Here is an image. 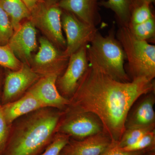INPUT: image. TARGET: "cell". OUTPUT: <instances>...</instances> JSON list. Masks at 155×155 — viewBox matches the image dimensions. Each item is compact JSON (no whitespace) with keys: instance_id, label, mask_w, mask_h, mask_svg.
Wrapping results in <instances>:
<instances>
[{"instance_id":"1","label":"cell","mask_w":155,"mask_h":155,"mask_svg":"<svg viewBox=\"0 0 155 155\" xmlns=\"http://www.w3.org/2000/svg\"><path fill=\"white\" fill-rule=\"evenodd\" d=\"M88 60L87 70L66 108L95 114L102 122L104 131L116 145L125 130L130 108L142 95L155 91V80L142 78L120 82Z\"/></svg>"},{"instance_id":"2","label":"cell","mask_w":155,"mask_h":155,"mask_svg":"<svg viewBox=\"0 0 155 155\" xmlns=\"http://www.w3.org/2000/svg\"><path fill=\"white\" fill-rule=\"evenodd\" d=\"M63 110L43 107L15 120L10 125L2 155H41L51 144Z\"/></svg>"},{"instance_id":"3","label":"cell","mask_w":155,"mask_h":155,"mask_svg":"<svg viewBox=\"0 0 155 155\" xmlns=\"http://www.w3.org/2000/svg\"><path fill=\"white\" fill-rule=\"evenodd\" d=\"M87 55L88 60L94 61L115 80L122 82L131 81L125 71V52L114 28L105 36L97 31L87 45Z\"/></svg>"},{"instance_id":"4","label":"cell","mask_w":155,"mask_h":155,"mask_svg":"<svg viewBox=\"0 0 155 155\" xmlns=\"http://www.w3.org/2000/svg\"><path fill=\"white\" fill-rule=\"evenodd\" d=\"M116 36L125 52L127 61L125 71L130 80L144 78L154 80V45L137 38L126 26H120Z\"/></svg>"},{"instance_id":"5","label":"cell","mask_w":155,"mask_h":155,"mask_svg":"<svg viewBox=\"0 0 155 155\" xmlns=\"http://www.w3.org/2000/svg\"><path fill=\"white\" fill-rule=\"evenodd\" d=\"M104 131L102 122L95 114L66 108L58 122L56 133L75 140L83 139Z\"/></svg>"},{"instance_id":"6","label":"cell","mask_w":155,"mask_h":155,"mask_svg":"<svg viewBox=\"0 0 155 155\" xmlns=\"http://www.w3.org/2000/svg\"><path fill=\"white\" fill-rule=\"evenodd\" d=\"M63 10L56 5H49L44 2L31 11L28 19L54 45L64 51L67 42L63 33L61 16Z\"/></svg>"},{"instance_id":"7","label":"cell","mask_w":155,"mask_h":155,"mask_svg":"<svg viewBox=\"0 0 155 155\" xmlns=\"http://www.w3.org/2000/svg\"><path fill=\"white\" fill-rule=\"evenodd\" d=\"M39 44L38 52L31 59L29 66L40 77L51 74L60 76L67 68L69 57L46 38H41Z\"/></svg>"},{"instance_id":"8","label":"cell","mask_w":155,"mask_h":155,"mask_svg":"<svg viewBox=\"0 0 155 155\" xmlns=\"http://www.w3.org/2000/svg\"><path fill=\"white\" fill-rule=\"evenodd\" d=\"M61 22L67 42L64 53L69 58L80 48L88 45L98 31L97 27L89 25L74 14L63 10Z\"/></svg>"},{"instance_id":"9","label":"cell","mask_w":155,"mask_h":155,"mask_svg":"<svg viewBox=\"0 0 155 155\" xmlns=\"http://www.w3.org/2000/svg\"><path fill=\"white\" fill-rule=\"evenodd\" d=\"M88 64L87 45L69 57L67 68L58 77L56 82L58 91L62 96L69 100L72 97L87 70Z\"/></svg>"},{"instance_id":"10","label":"cell","mask_w":155,"mask_h":155,"mask_svg":"<svg viewBox=\"0 0 155 155\" xmlns=\"http://www.w3.org/2000/svg\"><path fill=\"white\" fill-rule=\"evenodd\" d=\"M40 77L26 64H22V67L18 70L10 72L5 81L1 104L19 99Z\"/></svg>"},{"instance_id":"11","label":"cell","mask_w":155,"mask_h":155,"mask_svg":"<svg viewBox=\"0 0 155 155\" xmlns=\"http://www.w3.org/2000/svg\"><path fill=\"white\" fill-rule=\"evenodd\" d=\"M7 45L19 61L29 66L31 54L38 47L35 27L28 19L14 31Z\"/></svg>"},{"instance_id":"12","label":"cell","mask_w":155,"mask_h":155,"mask_svg":"<svg viewBox=\"0 0 155 155\" xmlns=\"http://www.w3.org/2000/svg\"><path fill=\"white\" fill-rule=\"evenodd\" d=\"M116 144L104 131L83 139L70 138L59 155H102Z\"/></svg>"},{"instance_id":"13","label":"cell","mask_w":155,"mask_h":155,"mask_svg":"<svg viewBox=\"0 0 155 155\" xmlns=\"http://www.w3.org/2000/svg\"><path fill=\"white\" fill-rule=\"evenodd\" d=\"M155 91L139 97L127 114L125 129L155 126Z\"/></svg>"},{"instance_id":"14","label":"cell","mask_w":155,"mask_h":155,"mask_svg":"<svg viewBox=\"0 0 155 155\" xmlns=\"http://www.w3.org/2000/svg\"><path fill=\"white\" fill-rule=\"evenodd\" d=\"M59 76L56 74L42 76L28 91L33 94L45 107L64 110L69 104V101L58 91L56 82Z\"/></svg>"},{"instance_id":"15","label":"cell","mask_w":155,"mask_h":155,"mask_svg":"<svg viewBox=\"0 0 155 155\" xmlns=\"http://www.w3.org/2000/svg\"><path fill=\"white\" fill-rule=\"evenodd\" d=\"M99 0H60L58 5L63 11L72 13L82 21L96 27L101 18Z\"/></svg>"},{"instance_id":"16","label":"cell","mask_w":155,"mask_h":155,"mask_svg":"<svg viewBox=\"0 0 155 155\" xmlns=\"http://www.w3.org/2000/svg\"><path fill=\"white\" fill-rule=\"evenodd\" d=\"M2 106L3 114L10 125L21 116L40 108L45 107L37 98L28 91L18 99Z\"/></svg>"},{"instance_id":"17","label":"cell","mask_w":155,"mask_h":155,"mask_svg":"<svg viewBox=\"0 0 155 155\" xmlns=\"http://www.w3.org/2000/svg\"><path fill=\"white\" fill-rule=\"evenodd\" d=\"M0 5L9 16L14 31L19 29L22 20L30 18V11L22 0H0Z\"/></svg>"},{"instance_id":"18","label":"cell","mask_w":155,"mask_h":155,"mask_svg":"<svg viewBox=\"0 0 155 155\" xmlns=\"http://www.w3.org/2000/svg\"><path fill=\"white\" fill-rule=\"evenodd\" d=\"M134 4V0H103L99 5L113 11L120 26L128 27Z\"/></svg>"},{"instance_id":"19","label":"cell","mask_w":155,"mask_h":155,"mask_svg":"<svg viewBox=\"0 0 155 155\" xmlns=\"http://www.w3.org/2000/svg\"><path fill=\"white\" fill-rule=\"evenodd\" d=\"M155 130V126L125 129L115 147L123 148L138 141L146 134Z\"/></svg>"},{"instance_id":"20","label":"cell","mask_w":155,"mask_h":155,"mask_svg":"<svg viewBox=\"0 0 155 155\" xmlns=\"http://www.w3.org/2000/svg\"><path fill=\"white\" fill-rule=\"evenodd\" d=\"M127 27L131 33L139 40L148 42L150 40L155 39L154 16L143 23L136 25H130Z\"/></svg>"},{"instance_id":"21","label":"cell","mask_w":155,"mask_h":155,"mask_svg":"<svg viewBox=\"0 0 155 155\" xmlns=\"http://www.w3.org/2000/svg\"><path fill=\"white\" fill-rule=\"evenodd\" d=\"M22 64L8 45H0V66L16 71L22 67Z\"/></svg>"},{"instance_id":"22","label":"cell","mask_w":155,"mask_h":155,"mask_svg":"<svg viewBox=\"0 0 155 155\" xmlns=\"http://www.w3.org/2000/svg\"><path fill=\"white\" fill-rule=\"evenodd\" d=\"M154 16L151 9L150 5L144 3L134 8L130 15L128 25L143 23Z\"/></svg>"},{"instance_id":"23","label":"cell","mask_w":155,"mask_h":155,"mask_svg":"<svg viewBox=\"0 0 155 155\" xmlns=\"http://www.w3.org/2000/svg\"><path fill=\"white\" fill-rule=\"evenodd\" d=\"M14 32L11 20L0 5V45H6Z\"/></svg>"},{"instance_id":"24","label":"cell","mask_w":155,"mask_h":155,"mask_svg":"<svg viewBox=\"0 0 155 155\" xmlns=\"http://www.w3.org/2000/svg\"><path fill=\"white\" fill-rule=\"evenodd\" d=\"M121 149L131 151L155 150V130L146 134L134 144Z\"/></svg>"},{"instance_id":"25","label":"cell","mask_w":155,"mask_h":155,"mask_svg":"<svg viewBox=\"0 0 155 155\" xmlns=\"http://www.w3.org/2000/svg\"><path fill=\"white\" fill-rule=\"evenodd\" d=\"M70 138L66 134L56 133L51 144L41 155H59Z\"/></svg>"},{"instance_id":"26","label":"cell","mask_w":155,"mask_h":155,"mask_svg":"<svg viewBox=\"0 0 155 155\" xmlns=\"http://www.w3.org/2000/svg\"><path fill=\"white\" fill-rule=\"evenodd\" d=\"M10 125L6 121L0 104V155H2L8 137Z\"/></svg>"},{"instance_id":"27","label":"cell","mask_w":155,"mask_h":155,"mask_svg":"<svg viewBox=\"0 0 155 155\" xmlns=\"http://www.w3.org/2000/svg\"><path fill=\"white\" fill-rule=\"evenodd\" d=\"M153 150H126L114 147L109 149L102 155H148L150 152Z\"/></svg>"},{"instance_id":"28","label":"cell","mask_w":155,"mask_h":155,"mask_svg":"<svg viewBox=\"0 0 155 155\" xmlns=\"http://www.w3.org/2000/svg\"><path fill=\"white\" fill-rule=\"evenodd\" d=\"M22 2L25 4L30 12L38 5L39 4L43 2L44 0H22Z\"/></svg>"},{"instance_id":"29","label":"cell","mask_w":155,"mask_h":155,"mask_svg":"<svg viewBox=\"0 0 155 155\" xmlns=\"http://www.w3.org/2000/svg\"><path fill=\"white\" fill-rule=\"evenodd\" d=\"M155 1V0H134L133 9L137 6L140 5L144 3H146V4L151 5L152 3H154Z\"/></svg>"},{"instance_id":"30","label":"cell","mask_w":155,"mask_h":155,"mask_svg":"<svg viewBox=\"0 0 155 155\" xmlns=\"http://www.w3.org/2000/svg\"><path fill=\"white\" fill-rule=\"evenodd\" d=\"M44 1L47 5H56V4H58L60 0H44Z\"/></svg>"},{"instance_id":"31","label":"cell","mask_w":155,"mask_h":155,"mask_svg":"<svg viewBox=\"0 0 155 155\" xmlns=\"http://www.w3.org/2000/svg\"><path fill=\"white\" fill-rule=\"evenodd\" d=\"M148 155H155V150L150 151Z\"/></svg>"}]
</instances>
